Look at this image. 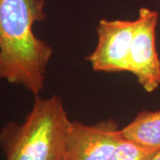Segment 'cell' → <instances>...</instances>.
I'll return each instance as SVG.
<instances>
[{
	"label": "cell",
	"instance_id": "cell-2",
	"mask_svg": "<svg viewBox=\"0 0 160 160\" xmlns=\"http://www.w3.org/2000/svg\"><path fill=\"white\" fill-rule=\"evenodd\" d=\"M69 123L61 98L35 96L22 124L8 122L0 130L6 160H63Z\"/></svg>",
	"mask_w": 160,
	"mask_h": 160
},
{
	"label": "cell",
	"instance_id": "cell-7",
	"mask_svg": "<svg viewBox=\"0 0 160 160\" xmlns=\"http://www.w3.org/2000/svg\"><path fill=\"white\" fill-rule=\"evenodd\" d=\"M156 152L126 139L123 135L109 160H151Z\"/></svg>",
	"mask_w": 160,
	"mask_h": 160
},
{
	"label": "cell",
	"instance_id": "cell-3",
	"mask_svg": "<svg viewBox=\"0 0 160 160\" xmlns=\"http://www.w3.org/2000/svg\"><path fill=\"white\" fill-rule=\"evenodd\" d=\"M159 12L142 7L135 19V29L129 54V71L147 92L160 86V58L156 46Z\"/></svg>",
	"mask_w": 160,
	"mask_h": 160
},
{
	"label": "cell",
	"instance_id": "cell-5",
	"mask_svg": "<svg viewBox=\"0 0 160 160\" xmlns=\"http://www.w3.org/2000/svg\"><path fill=\"white\" fill-rule=\"evenodd\" d=\"M122 137L114 119L93 125L70 121L63 160H109Z\"/></svg>",
	"mask_w": 160,
	"mask_h": 160
},
{
	"label": "cell",
	"instance_id": "cell-4",
	"mask_svg": "<svg viewBox=\"0 0 160 160\" xmlns=\"http://www.w3.org/2000/svg\"><path fill=\"white\" fill-rule=\"evenodd\" d=\"M135 20H105L99 22L97 46L86 60L96 72L129 71V54Z\"/></svg>",
	"mask_w": 160,
	"mask_h": 160
},
{
	"label": "cell",
	"instance_id": "cell-1",
	"mask_svg": "<svg viewBox=\"0 0 160 160\" xmlns=\"http://www.w3.org/2000/svg\"><path fill=\"white\" fill-rule=\"evenodd\" d=\"M46 0H0V79L35 96L45 88L52 48L33 33L46 21Z\"/></svg>",
	"mask_w": 160,
	"mask_h": 160
},
{
	"label": "cell",
	"instance_id": "cell-8",
	"mask_svg": "<svg viewBox=\"0 0 160 160\" xmlns=\"http://www.w3.org/2000/svg\"><path fill=\"white\" fill-rule=\"evenodd\" d=\"M151 160H160V150L157 151L155 155L153 156V158H151Z\"/></svg>",
	"mask_w": 160,
	"mask_h": 160
},
{
	"label": "cell",
	"instance_id": "cell-6",
	"mask_svg": "<svg viewBox=\"0 0 160 160\" xmlns=\"http://www.w3.org/2000/svg\"><path fill=\"white\" fill-rule=\"evenodd\" d=\"M128 140L144 148L160 150V109L142 110L131 122L121 129Z\"/></svg>",
	"mask_w": 160,
	"mask_h": 160
}]
</instances>
